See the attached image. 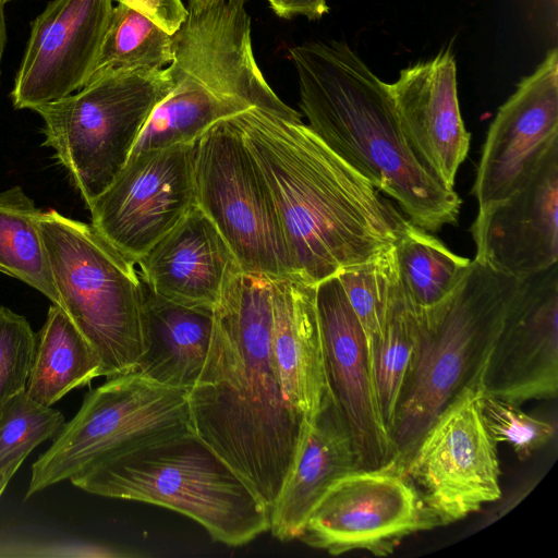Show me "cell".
I'll return each instance as SVG.
<instances>
[{
    "instance_id": "1",
    "label": "cell",
    "mask_w": 558,
    "mask_h": 558,
    "mask_svg": "<svg viewBox=\"0 0 558 558\" xmlns=\"http://www.w3.org/2000/svg\"><path fill=\"white\" fill-rule=\"evenodd\" d=\"M271 280L233 272L214 307L204 367L189 391L192 430L271 510L308 423L288 403L270 347Z\"/></svg>"
},
{
    "instance_id": "3",
    "label": "cell",
    "mask_w": 558,
    "mask_h": 558,
    "mask_svg": "<svg viewBox=\"0 0 558 558\" xmlns=\"http://www.w3.org/2000/svg\"><path fill=\"white\" fill-rule=\"evenodd\" d=\"M308 128L417 227L456 225L462 199L418 159L403 134L390 84L342 41L290 49Z\"/></svg>"
},
{
    "instance_id": "4",
    "label": "cell",
    "mask_w": 558,
    "mask_h": 558,
    "mask_svg": "<svg viewBox=\"0 0 558 558\" xmlns=\"http://www.w3.org/2000/svg\"><path fill=\"white\" fill-rule=\"evenodd\" d=\"M70 482L93 495L174 510L228 546L247 544L270 527V509L194 434L133 451Z\"/></svg>"
},
{
    "instance_id": "29",
    "label": "cell",
    "mask_w": 558,
    "mask_h": 558,
    "mask_svg": "<svg viewBox=\"0 0 558 558\" xmlns=\"http://www.w3.org/2000/svg\"><path fill=\"white\" fill-rule=\"evenodd\" d=\"M396 267L392 246L379 256L344 268L336 275L363 329L369 364L373 347L380 333L386 300Z\"/></svg>"
},
{
    "instance_id": "11",
    "label": "cell",
    "mask_w": 558,
    "mask_h": 558,
    "mask_svg": "<svg viewBox=\"0 0 558 558\" xmlns=\"http://www.w3.org/2000/svg\"><path fill=\"white\" fill-rule=\"evenodd\" d=\"M484 371L440 411L407 460L440 526L501 497L497 444L481 412Z\"/></svg>"
},
{
    "instance_id": "2",
    "label": "cell",
    "mask_w": 558,
    "mask_h": 558,
    "mask_svg": "<svg viewBox=\"0 0 558 558\" xmlns=\"http://www.w3.org/2000/svg\"><path fill=\"white\" fill-rule=\"evenodd\" d=\"M276 206L292 277L310 284L390 250L411 221L301 119L232 117Z\"/></svg>"
},
{
    "instance_id": "22",
    "label": "cell",
    "mask_w": 558,
    "mask_h": 558,
    "mask_svg": "<svg viewBox=\"0 0 558 558\" xmlns=\"http://www.w3.org/2000/svg\"><path fill=\"white\" fill-rule=\"evenodd\" d=\"M141 288L147 349L134 372L190 391L207 357L214 310L168 300L157 294L142 277Z\"/></svg>"
},
{
    "instance_id": "35",
    "label": "cell",
    "mask_w": 558,
    "mask_h": 558,
    "mask_svg": "<svg viewBox=\"0 0 558 558\" xmlns=\"http://www.w3.org/2000/svg\"><path fill=\"white\" fill-rule=\"evenodd\" d=\"M218 1L219 0H189V9H203Z\"/></svg>"
},
{
    "instance_id": "16",
    "label": "cell",
    "mask_w": 558,
    "mask_h": 558,
    "mask_svg": "<svg viewBox=\"0 0 558 558\" xmlns=\"http://www.w3.org/2000/svg\"><path fill=\"white\" fill-rule=\"evenodd\" d=\"M474 259L524 279L558 264V142L509 197L481 208L470 228Z\"/></svg>"
},
{
    "instance_id": "14",
    "label": "cell",
    "mask_w": 558,
    "mask_h": 558,
    "mask_svg": "<svg viewBox=\"0 0 558 558\" xmlns=\"http://www.w3.org/2000/svg\"><path fill=\"white\" fill-rule=\"evenodd\" d=\"M558 142V51L521 80L489 125L472 194L478 209L513 194Z\"/></svg>"
},
{
    "instance_id": "21",
    "label": "cell",
    "mask_w": 558,
    "mask_h": 558,
    "mask_svg": "<svg viewBox=\"0 0 558 558\" xmlns=\"http://www.w3.org/2000/svg\"><path fill=\"white\" fill-rule=\"evenodd\" d=\"M360 469L345 418L329 391L308 423L303 442L281 492L270 510L272 536L298 539L320 497L344 474Z\"/></svg>"
},
{
    "instance_id": "31",
    "label": "cell",
    "mask_w": 558,
    "mask_h": 558,
    "mask_svg": "<svg viewBox=\"0 0 558 558\" xmlns=\"http://www.w3.org/2000/svg\"><path fill=\"white\" fill-rule=\"evenodd\" d=\"M36 340L25 317L0 306V414L25 392Z\"/></svg>"
},
{
    "instance_id": "27",
    "label": "cell",
    "mask_w": 558,
    "mask_h": 558,
    "mask_svg": "<svg viewBox=\"0 0 558 558\" xmlns=\"http://www.w3.org/2000/svg\"><path fill=\"white\" fill-rule=\"evenodd\" d=\"M172 59L173 35L133 9L118 3L112 9L89 81L119 72L160 71Z\"/></svg>"
},
{
    "instance_id": "17",
    "label": "cell",
    "mask_w": 558,
    "mask_h": 558,
    "mask_svg": "<svg viewBox=\"0 0 558 558\" xmlns=\"http://www.w3.org/2000/svg\"><path fill=\"white\" fill-rule=\"evenodd\" d=\"M316 306L328 386L351 432L360 469H373L397 452L384 422L367 343L337 276L316 284Z\"/></svg>"
},
{
    "instance_id": "34",
    "label": "cell",
    "mask_w": 558,
    "mask_h": 558,
    "mask_svg": "<svg viewBox=\"0 0 558 558\" xmlns=\"http://www.w3.org/2000/svg\"><path fill=\"white\" fill-rule=\"evenodd\" d=\"M7 41V27H5V16H4V3L0 2V68L1 60L3 56V50ZM1 74V70H0Z\"/></svg>"
},
{
    "instance_id": "36",
    "label": "cell",
    "mask_w": 558,
    "mask_h": 558,
    "mask_svg": "<svg viewBox=\"0 0 558 558\" xmlns=\"http://www.w3.org/2000/svg\"><path fill=\"white\" fill-rule=\"evenodd\" d=\"M8 1H11V0H0V2H2V3H5Z\"/></svg>"
},
{
    "instance_id": "10",
    "label": "cell",
    "mask_w": 558,
    "mask_h": 558,
    "mask_svg": "<svg viewBox=\"0 0 558 558\" xmlns=\"http://www.w3.org/2000/svg\"><path fill=\"white\" fill-rule=\"evenodd\" d=\"M438 526L407 460L396 453L379 466L338 478L310 512L298 539L330 555L364 550L384 557L408 536Z\"/></svg>"
},
{
    "instance_id": "9",
    "label": "cell",
    "mask_w": 558,
    "mask_h": 558,
    "mask_svg": "<svg viewBox=\"0 0 558 558\" xmlns=\"http://www.w3.org/2000/svg\"><path fill=\"white\" fill-rule=\"evenodd\" d=\"M194 185L196 205L217 227L243 271L292 277L269 187L232 117L197 140Z\"/></svg>"
},
{
    "instance_id": "30",
    "label": "cell",
    "mask_w": 558,
    "mask_h": 558,
    "mask_svg": "<svg viewBox=\"0 0 558 558\" xmlns=\"http://www.w3.org/2000/svg\"><path fill=\"white\" fill-rule=\"evenodd\" d=\"M481 412L492 439L496 444H508L521 461L550 442L556 434L550 422L531 416L520 405L490 397L485 391Z\"/></svg>"
},
{
    "instance_id": "32",
    "label": "cell",
    "mask_w": 558,
    "mask_h": 558,
    "mask_svg": "<svg viewBox=\"0 0 558 558\" xmlns=\"http://www.w3.org/2000/svg\"><path fill=\"white\" fill-rule=\"evenodd\" d=\"M153 21L169 35H174L185 22L189 9L182 0H117Z\"/></svg>"
},
{
    "instance_id": "13",
    "label": "cell",
    "mask_w": 558,
    "mask_h": 558,
    "mask_svg": "<svg viewBox=\"0 0 558 558\" xmlns=\"http://www.w3.org/2000/svg\"><path fill=\"white\" fill-rule=\"evenodd\" d=\"M486 395L518 405L558 392V264L519 279L483 374Z\"/></svg>"
},
{
    "instance_id": "15",
    "label": "cell",
    "mask_w": 558,
    "mask_h": 558,
    "mask_svg": "<svg viewBox=\"0 0 558 558\" xmlns=\"http://www.w3.org/2000/svg\"><path fill=\"white\" fill-rule=\"evenodd\" d=\"M112 0H52L33 21L11 93L17 109H35L84 87L98 59Z\"/></svg>"
},
{
    "instance_id": "25",
    "label": "cell",
    "mask_w": 558,
    "mask_h": 558,
    "mask_svg": "<svg viewBox=\"0 0 558 558\" xmlns=\"http://www.w3.org/2000/svg\"><path fill=\"white\" fill-rule=\"evenodd\" d=\"M41 210L21 186L0 192V272L16 278L59 304L38 220Z\"/></svg>"
},
{
    "instance_id": "5",
    "label": "cell",
    "mask_w": 558,
    "mask_h": 558,
    "mask_svg": "<svg viewBox=\"0 0 558 558\" xmlns=\"http://www.w3.org/2000/svg\"><path fill=\"white\" fill-rule=\"evenodd\" d=\"M518 283L472 259L439 304L417 312L422 348L391 430L405 460L440 411L485 369Z\"/></svg>"
},
{
    "instance_id": "8",
    "label": "cell",
    "mask_w": 558,
    "mask_h": 558,
    "mask_svg": "<svg viewBox=\"0 0 558 558\" xmlns=\"http://www.w3.org/2000/svg\"><path fill=\"white\" fill-rule=\"evenodd\" d=\"M165 69L108 74L33 109L44 121V145L53 148L86 205L125 166L151 111L169 93Z\"/></svg>"
},
{
    "instance_id": "33",
    "label": "cell",
    "mask_w": 558,
    "mask_h": 558,
    "mask_svg": "<svg viewBox=\"0 0 558 558\" xmlns=\"http://www.w3.org/2000/svg\"><path fill=\"white\" fill-rule=\"evenodd\" d=\"M274 13L282 19L303 15L308 20H318L329 8L326 0H266Z\"/></svg>"
},
{
    "instance_id": "23",
    "label": "cell",
    "mask_w": 558,
    "mask_h": 558,
    "mask_svg": "<svg viewBox=\"0 0 558 558\" xmlns=\"http://www.w3.org/2000/svg\"><path fill=\"white\" fill-rule=\"evenodd\" d=\"M97 377H101L99 356L64 311L52 304L37 333L25 395L52 407L71 390Z\"/></svg>"
},
{
    "instance_id": "12",
    "label": "cell",
    "mask_w": 558,
    "mask_h": 558,
    "mask_svg": "<svg viewBox=\"0 0 558 558\" xmlns=\"http://www.w3.org/2000/svg\"><path fill=\"white\" fill-rule=\"evenodd\" d=\"M196 142L130 156L87 205L90 225L136 264L196 205Z\"/></svg>"
},
{
    "instance_id": "20",
    "label": "cell",
    "mask_w": 558,
    "mask_h": 558,
    "mask_svg": "<svg viewBox=\"0 0 558 558\" xmlns=\"http://www.w3.org/2000/svg\"><path fill=\"white\" fill-rule=\"evenodd\" d=\"M270 280L274 364L288 403L310 423L330 391L316 306V286L292 277Z\"/></svg>"
},
{
    "instance_id": "24",
    "label": "cell",
    "mask_w": 558,
    "mask_h": 558,
    "mask_svg": "<svg viewBox=\"0 0 558 558\" xmlns=\"http://www.w3.org/2000/svg\"><path fill=\"white\" fill-rule=\"evenodd\" d=\"M422 342L423 329L416 308L407 296L396 268L386 300L380 333L373 347L371 359L378 403L390 436Z\"/></svg>"
},
{
    "instance_id": "19",
    "label": "cell",
    "mask_w": 558,
    "mask_h": 558,
    "mask_svg": "<svg viewBox=\"0 0 558 558\" xmlns=\"http://www.w3.org/2000/svg\"><path fill=\"white\" fill-rule=\"evenodd\" d=\"M143 280L173 302L214 310L241 267L214 222L197 206L137 260Z\"/></svg>"
},
{
    "instance_id": "26",
    "label": "cell",
    "mask_w": 558,
    "mask_h": 558,
    "mask_svg": "<svg viewBox=\"0 0 558 558\" xmlns=\"http://www.w3.org/2000/svg\"><path fill=\"white\" fill-rule=\"evenodd\" d=\"M393 253L401 284L416 312L439 304L472 262L414 223L395 243Z\"/></svg>"
},
{
    "instance_id": "18",
    "label": "cell",
    "mask_w": 558,
    "mask_h": 558,
    "mask_svg": "<svg viewBox=\"0 0 558 558\" xmlns=\"http://www.w3.org/2000/svg\"><path fill=\"white\" fill-rule=\"evenodd\" d=\"M390 90L412 149L444 185L453 189L458 169L469 153L471 134L459 108L452 53L445 50L401 70Z\"/></svg>"
},
{
    "instance_id": "28",
    "label": "cell",
    "mask_w": 558,
    "mask_h": 558,
    "mask_svg": "<svg viewBox=\"0 0 558 558\" xmlns=\"http://www.w3.org/2000/svg\"><path fill=\"white\" fill-rule=\"evenodd\" d=\"M63 414L31 400L25 392L0 414V487L5 488L27 456L53 438L64 424Z\"/></svg>"
},
{
    "instance_id": "6",
    "label": "cell",
    "mask_w": 558,
    "mask_h": 558,
    "mask_svg": "<svg viewBox=\"0 0 558 558\" xmlns=\"http://www.w3.org/2000/svg\"><path fill=\"white\" fill-rule=\"evenodd\" d=\"M59 304L101 362V376L132 373L147 349L136 262L92 225L54 209L38 220Z\"/></svg>"
},
{
    "instance_id": "7",
    "label": "cell",
    "mask_w": 558,
    "mask_h": 558,
    "mask_svg": "<svg viewBox=\"0 0 558 558\" xmlns=\"http://www.w3.org/2000/svg\"><path fill=\"white\" fill-rule=\"evenodd\" d=\"M193 434L189 391L137 372L89 390L74 417L32 464L25 498L88 474L133 451Z\"/></svg>"
}]
</instances>
